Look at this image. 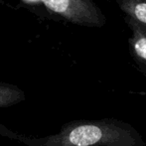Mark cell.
I'll use <instances>...</instances> for the list:
<instances>
[{"mask_svg":"<svg viewBox=\"0 0 146 146\" xmlns=\"http://www.w3.org/2000/svg\"><path fill=\"white\" fill-rule=\"evenodd\" d=\"M18 6L47 19L88 28H102L106 17L94 0H19Z\"/></svg>","mask_w":146,"mask_h":146,"instance_id":"1","label":"cell"},{"mask_svg":"<svg viewBox=\"0 0 146 146\" xmlns=\"http://www.w3.org/2000/svg\"><path fill=\"white\" fill-rule=\"evenodd\" d=\"M25 100V92L15 85L0 82V108L15 106Z\"/></svg>","mask_w":146,"mask_h":146,"instance_id":"4","label":"cell"},{"mask_svg":"<svg viewBox=\"0 0 146 146\" xmlns=\"http://www.w3.org/2000/svg\"><path fill=\"white\" fill-rule=\"evenodd\" d=\"M124 21L130 36L128 37V45L133 57L137 62L146 68V25L124 16Z\"/></svg>","mask_w":146,"mask_h":146,"instance_id":"2","label":"cell"},{"mask_svg":"<svg viewBox=\"0 0 146 146\" xmlns=\"http://www.w3.org/2000/svg\"><path fill=\"white\" fill-rule=\"evenodd\" d=\"M124 16L146 25V0H114Z\"/></svg>","mask_w":146,"mask_h":146,"instance_id":"3","label":"cell"}]
</instances>
